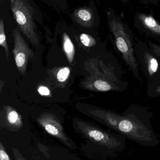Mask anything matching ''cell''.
Returning <instances> with one entry per match:
<instances>
[{
	"label": "cell",
	"instance_id": "1",
	"mask_svg": "<svg viewBox=\"0 0 160 160\" xmlns=\"http://www.w3.org/2000/svg\"><path fill=\"white\" fill-rule=\"evenodd\" d=\"M89 75L81 82L83 88L99 92H124L127 82L123 79V68L117 60L104 62L98 58L89 60Z\"/></svg>",
	"mask_w": 160,
	"mask_h": 160
},
{
	"label": "cell",
	"instance_id": "2",
	"mask_svg": "<svg viewBox=\"0 0 160 160\" xmlns=\"http://www.w3.org/2000/svg\"><path fill=\"white\" fill-rule=\"evenodd\" d=\"M88 113L96 120L138 142L152 140L150 131L133 114L121 115L100 108L90 109Z\"/></svg>",
	"mask_w": 160,
	"mask_h": 160
},
{
	"label": "cell",
	"instance_id": "3",
	"mask_svg": "<svg viewBox=\"0 0 160 160\" xmlns=\"http://www.w3.org/2000/svg\"><path fill=\"white\" fill-rule=\"evenodd\" d=\"M109 27L115 38L116 46L126 65L134 77L142 81L140 68L134 51V43L130 33L120 21L112 19L109 22Z\"/></svg>",
	"mask_w": 160,
	"mask_h": 160
},
{
	"label": "cell",
	"instance_id": "4",
	"mask_svg": "<svg viewBox=\"0 0 160 160\" xmlns=\"http://www.w3.org/2000/svg\"><path fill=\"white\" fill-rule=\"evenodd\" d=\"M11 10L20 30L32 45L38 47L40 40L33 18L34 10L27 0H10Z\"/></svg>",
	"mask_w": 160,
	"mask_h": 160
},
{
	"label": "cell",
	"instance_id": "5",
	"mask_svg": "<svg viewBox=\"0 0 160 160\" xmlns=\"http://www.w3.org/2000/svg\"><path fill=\"white\" fill-rule=\"evenodd\" d=\"M134 51L139 68L148 83L160 80V60L148 44L141 41L134 43Z\"/></svg>",
	"mask_w": 160,
	"mask_h": 160
},
{
	"label": "cell",
	"instance_id": "6",
	"mask_svg": "<svg viewBox=\"0 0 160 160\" xmlns=\"http://www.w3.org/2000/svg\"><path fill=\"white\" fill-rule=\"evenodd\" d=\"M75 130L84 138L109 149H116L120 143L104 130L87 121L78 118L73 119Z\"/></svg>",
	"mask_w": 160,
	"mask_h": 160
},
{
	"label": "cell",
	"instance_id": "7",
	"mask_svg": "<svg viewBox=\"0 0 160 160\" xmlns=\"http://www.w3.org/2000/svg\"><path fill=\"white\" fill-rule=\"evenodd\" d=\"M38 123L49 134L58 139L64 145L71 150H75L77 146L65 131L60 120L54 114L46 112L37 118Z\"/></svg>",
	"mask_w": 160,
	"mask_h": 160
},
{
	"label": "cell",
	"instance_id": "8",
	"mask_svg": "<svg viewBox=\"0 0 160 160\" xmlns=\"http://www.w3.org/2000/svg\"><path fill=\"white\" fill-rule=\"evenodd\" d=\"M13 52L15 63L19 72L22 75H24L26 72L28 61L29 59H34V54L18 29L13 30Z\"/></svg>",
	"mask_w": 160,
	"mask_h": 160
},
{
	"label": "cell",
	"instance_id": "9",
	"mask_svg": "<svg viewBox=\"0 0 160 160\" xmlns=\"http://www.w3.org/2000/svg\"><path fill=\"white\" fill-rule=\"evenodd\" d=\"M5 127L11 132H18L23 127L21 115L9 105H3Z\"/></svg>",
	"mask_w": 160,
	"mask_h": 160
},
{
	"label": "cell",
	"instance_id": "10",
	"mask_svg": "<svg viewBox=\"0 0 160 160\" xmlns=\"http://www.w3.org/2000/svg\"><path fill=\"white\" fill-rule=\"evenodd\" d=\"M139 18L145 29L153 35L160 37V24L153 17L141 14L139 15Z\"/></svg>",
	"mask_w": 160,
	"mask_h": 160
},
{
	"label": "cell",
	"instance_id": "11",
	"mask_svg": "<svg viewBox=\"0 0 160 160\" xmlns=\"http://www.w3.org/2000/svg\"><path fill=\"white\" fill-rule=\"evenodd\" d=\"M75 18L80 23L85 27H90L93 22V14L89 8H81L75 12Z\"/></svg>",
	"mask_w": 160,
	"mask_h": 160
},
{
	"label": "cell",
	"instance_id": "12",
	"mask_svg": "<svg viewBox=\"0 0 160 160\" xmlns=\"http://www.w3.org/2000/svg\"><path fill=\"white\" fill-rule=\"evenodd\" d=\"M63 47L64 52L69 62L71 64L75 55V48L73 42L68 35L66 32L63 34Z\"/></svg>",
	"mask_w": 160,
	"mask_h": 160
},
{
	"label": "cell",
	"instance_id": "13",
	"mask_svg": "<svg viewBox=\"0 0 160 160\" xmlns=\"http://www.w3.org/2000/svg\"><path fill=\"white\" fill-rule=\"evenodd\" d=\"M0 45L3 47L5 52L6 57L8 61L9 57V50L5 32L4 23L3 19L1 18L0 21Z\"/></svg>",
	"mask_w": 160,
	"mask_h": 160
},
{
	"label": "cell",
	"instance_id": "14",
	"mask_svg": "<svg viewBox=\"0 0 160 160\" xmlns=\"http://www.w3.org/2000/svg\"><path fill=\"white\" fill-rule=\"evenodd\" d=\"M147 94L151 98L160 97V80L147 83Z\"/></svg>",
	"mask_w": 160,
	"mask_h": 160
},
{
	"label": "cell",
	"instance_id": "15",
	"mask_svg": "<svg viewBox=\"0 0 160 160\" xmlns=\"http://www.w3.org/2000/svg\"><path fill=\"white\" fill-rule=\"evenodd\" d=\"M70 74V68L69 67H65L58 68L57 72L55 73L54 76H55L57 82L63 83L68 79Z\"/></svg>",
	"mask_w": 160,
	"mask_h": 160
},
{
	"label": "cell",
	"instance_id": "16",
	"mask_svg": "<svg viewBox=\"0 0 160 160\" xmlns=\"http://www.w3.org/2000/svg\"><path fill=\"white\" fill-rule=\"evenodd\" d=\"M80 40L84 46L88 48L94 47L96 44L95 39L88 34H81L80 35Z\"/></svg>",
	"mask_w": 160,
	"mask_h": 160
},
{
	"label": "cell",
	"instance_id": "17",
	"mask_svg": "<svg viewBox=\"0 0 160 160\" xmlns=\"http://www.w3.org/2000/svg\"><path fill=\"white\" fill-rule=\"evenodd\" d=\"M0 160H12L2 142H0Z\"/></svg>",
	"mask_w": 160,
	"mask_h": 160
},
{
	"label": "cell",
	"instance_id": "18",
	"mask_svg": "<svg viewBox=\"0 0 160 160\" xmlns=\"http://www.w3.org/2000/svg\"><path fill=\"white\" fill-rule=\"evenodd\" d=\"M148 45L151 50L155 53L160 60V45L155 44L151 41H148Z\"/></svg>",
	"mask_w": 160,
	"mask_h": 160
},
{
	"label": "cell",
	"instance_id": "19",
	"mask_svg": "<svg viewBox=\"0 0 160 160\" xmlns=\"http://www.w3.org/2000/svg\"><path fill=\"white\" fill-rule=\"evenodd\" d=\"M38 92L41 96L51 97V92L49 88L45 86L40 85L38 88Z\"/></svg>",
	"mask_w": 160,
	"mask_h": 160
},
{
	"label": "cell",
	"instance_id": "20",
	"mask_svg": "<svg viewBox=\"0 0 160 160\" xmlns=\"http://www.w3.org/2000/svg\"><path fill=\"white\" fill-rule=\"evenodd\" d=\"M12 152H13V155H14V158L15 160H27L21 154L19 150L17 148H12Z\"/></svg>",
	"mask_w": 160,
	"mask_h": 160
},
{
	"label": "cell",
	"instance_id": "21",
	"mask_svg": "<svg viewBox=\"0 0 160 160\" xmlns=\"http://www.w3.org/2000/svg\"><path fill=\"white\" fill-rule=\"evenodd\" d=\"M3 0H0V1H1V2H2V1H3Z\"/></svg>",
	"mask_w": 160,
	"mask_h": 160
}]
</instances>
